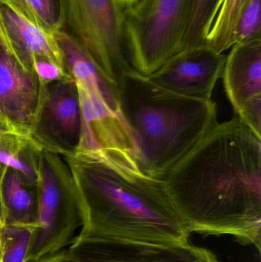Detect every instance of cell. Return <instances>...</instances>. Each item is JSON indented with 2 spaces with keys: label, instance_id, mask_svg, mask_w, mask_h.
Wrapping results in <instances>:
<instances>
[{
  "label": "cell",
  "instance_id": "19",
  "mask_svg": "<svg viewBox=\"0 0 261 262\" xmlns=\"http://www.w3.org/2000/svg\"><path fill=\"white\" fill-rule=\"evenodd\" d=\"M6 172V169L0 171V174ZM6 224V209H5L4 200H3V187L1 188V180H0V225Z\"/></svg>",
  "mask_w": 261,
  "mask_h": 262
},
{
  "label": "cell",
  "instance_id": "16",
  "mask_svg": "<svg viewBox=\"0 0 261 262\" xmlns=\"http://www.w3.org/2000/svg\"><path fill=\"white\" fill-rule=\"evenodd\" d=\"M261 38V0H250L238 20L234 44Z\"/></svg>",
  "mask_w": 261,
  "mask_h": 262
},
{
  "label": "cell",
  "instance_id": "2",
  "mask_svg": "<svg viewBox=\"0 0 261 262\" xmlns=\"http://www.w3.org/2000/svg\"><path fill=\"white\" fill-rule=\"evenodd\" d=\"M81 166L80 236L161 243H189L163 180L103 149L77 152Z\"/></svg>",
  "mask_w": 261,
  "mask_h": 262
},
{
  "label": "cell",
  "instance_id": "21",
  "mask_svg": "<svg viewBox=\"0 0 261 262\" xmlns=\"http://www.w3.org/2000/svg\"><path fill=\"white\" fill-rule=\"evenodd\" d=\"M74 257V256H73ZM43 262H52V259H48V260H44ZM72 262H79L78 261V260L76 259V258L74 257L73 258H72Z\"/></svg>",
  "mask_w": 261,
  "mask_h": 262
},
{
  "label": "cell",
  "instance_id": "22",
  "mask_svg": "<svg viewBox=\"0 0 261 262\" xmlns=\"http://www.w3.org/2000/svg\"><path fill=\"white\" fill-rule=\"evenodd\" d=\"M5 225H0V250H1V231H2V228Z\"/></svg>",
  "mask_w": 261,
  "mask_h": 262
},
{
  "label": "cell",
  "instance_id": "8",
  "mask_svg": "<svg viewBox=\"0 0 261 262\" xmlns=\"http://www.w3.org/2000/svg\"><path fill=\"white\" fill-rule=\"evenodd\" d=\"M0 49L29 73L34 74L37 59L52 61L65 69L55 35L32 23L9 0H0Z\"/></svg>",
  "mask_w": 261,
  "mask_h": 262
},
{
  "label": "cell",
  "instance_id": "5",
  "mask_svg": "<svg viewBox=\"0 0 261 262\" xmlns=\"http://www.w3.org/2000/svg\"><path fill=\"white\" fill-rule=\"evenodd\" d=\"M193 0H137L125 10L127 52L132 68L154 73L183 50Z\"/></svg>",
  "mask_w": 261,
  "mask_h": 262
},
{
  "label": "cell",
  "instance_id": "4",
  "mask_svg": "<svg viewBox=\"0 0 261 262\" xmlns=\"http://www.w3.org/2000/svg\"><path fill=\"white\" fill-rule=\"evenodd\" d=\"M57 1L60 29L75 38L110 81L118 84L134 70L127 52L123 0Z\"/></svg>",
  "mask_w": 261,
  "mask_h": 262
},
{
  "label": "cell",
  "instance_id": "18",
  "mask_svg": "<svg viewBox=\"0 0 261 262\" xmlns=\"http://www.w3.org/2000/svg\"><path fill=\"white\" fill-rule=\"evenodd\" d=\"M7 135L28 138L30 135V130L12 121L0 108V136Z\"/></svg>",
  "mask_w": 261,
  "mask_h": 262
},
{
  "label": "cell",
  "instance_id": "6",
  "mask_svg": "<svg viewBox=\"0 0 261 262\" xmlns=\"http://www.w3.org/2000/svg\"><path fill=\"white\" fill-rule=\"evenodd\" d=\"M73 249V256L79 262H219L211 251L190 243H148L79 236Z\"/></svg>",
  "mask_w": 261,
  "mask_h": 262
},
{
  "label": "cell",
  "instance_id": "20",
  "mask_svg": "<svg viewBox=\"0 0 261 262\" xmlns=\"http://www.w3.org/2000/svg\"><path fill=\"white\" fill-rule=\"evenodd\" d=\"M137 0H123L124 5H125L126 8L130 7L132 5L134 4Z\"/></svg>",
  "mask_w": 261,
  "mask_h": 262
},
{
  "label": "cell",
  "instance_id": "13",
  "mask_svg": "<svg viewBox=\"0 0 261 262\" xmlns=\"http://www.w3.org/2000/svg\"><path fill=\"white\" fill-rule=\"evenodd\" d=\"M3 195L6 223H36L33 216V197L25 187L19 172L14 169L6 172L3 183Z\"/></svg>",
  "mask_w": 261,
  "mask_h": 262
},
{
  "label": "cell",
  "instance_id": "17",
  "mask_svg": "<svg viewBox=\"0 0 261 262\" xmlns=\"http://www.w3.org/2000/svg\"><path fill=\"white\" fill-rule=\"evenodd\" d=\"M33 72L42 83L56 80L73 79L72 76L66 72L65 69L47 60H35L33 64Z\"/></svg>",
  "mask_w": 261,
  "mask_h": 262
},
{
  "label": "cell",
  "instance_id": "11",
  "mask_svg": "<svg viewBox=\"0 0 261 262\" xmlns=\"http://www.w3.org/2000/svg\"><path fill=\"white\" fill-rule=\"evenodd\" d=\"M48 112L51 121L59 133L72 140H79L81 117L76 87L68 92L64 87L55 89L48 101Z\"/></svg>",
  "mask_w": 261,
  "mask_h": 262
},
{
  "label": "cell",
  "instance_id": "1",
  "mask_svg": "<svg viewBox=\"0 0 261 262\" xmlns=\"http://www.w3.org/2000/svg\"><path fill=\"white\" fill-rule=\"evenodd\" d=\"M163 180L190 233L233 235L260 252L261 138L239 117L218 123Z\"/></svg>",
  "mask_w": 261,
  "mask_h": 262
},
{
  "label": "cell",
  "instance_id": "14",
  "mask_svg": "<svg viewBox=\"0 0 261 262\" xmlns=\"http://www.w3.org/2000/svg\"><path fill=\"white\" fill-rule=\"evenodd\" d=\"M37 223H6L1 231L0 262H27Z\"/></svg>",
  "mask_w": 261,
  "mask_h": 262
},
{
  "label": "cell",
  "instance_id": "12",
  "mask_svg": "<svg viewBox=\"0 0 261 262\" xmlns=\"http://www.w3.org/2000/svg\"><path fill=\"white\" fill-rule=\"evenodd\" d=\"M250 0H222L206 37L205 45L224 54L234 45L238 20Z\"/></svg>",
  "mask_w": 261,
  "mask_h": 262
},
{
  "label": "cell",
  "instance_id": "9",
  "mask_svg": "<svg viewBox=\"0 0 261 262\" xmlns=\"http://www.w3.org/2000/svg\"><path fill=\"white\" fill-rule=\"evenodd\" d=\"M222 78L237 117L248 123L261 118V38L236 43L226 55Z\"/></svg>",
  "mask_w": 261,
  "mask_h": 262
},
{
  "label": "cell",
  "instance_id": "3",
  "mask_svg": "<svg viewBox=\"0 0 261 262\" xmlns=\"http://www.w3.org/2000/svg\"><path fill=\"white\" fill-rule=\"evenodd\" d=\"M121 112L131 131L139 169L163 180L218 124L217 107L173 93L136 71L117 84Z\"/></svg>",
  "mask_w": 261,
  "mask_h": 262
},
{
  "label": "cell",
  "instance_id": "10",
  "mask_svg": "<svg viewBox=\"0 0 261 262\" xmlns=\"http://www.w3.org/2000/svg\"><path fill=\"white\" fill-rule=\"evenodd\" d=\"M34 75L23 70L0 49V108L12 121L30 131L41 101Z\"/></svg>",
  "mask_w": 261,
  "mask_h": 262
},
{
  "label": "cell",
  "instance_id": "15",
  "mask_svg": "<svg viewBox=\"0 0 261 262\" xmlns=\"http://www.w3.org/2000/svg\"><path fill=\"white\" fill-rule=\"evenodd\" d=\"M222 2V0H193L183 50L206 46L207 35Z\"/></svg>",
  "mask_w": 261,
  "mask_h": 262
},
{
  "label": "cell",
  "instance_id": "7",
  "mask_svg": "<svg viewBox=\"0 0 261 262\" xmlns=\"http://www.w3.org/2000/svg\"><path fill=\"white\" fill-rule=\"evenodd\" d=\"M226 55L207 46L185 49L170 58L149 79L173 93L199 101H211L222 78Z\"/></svg>",
  "mask_w": 261,
  "mask_h": 262
}]
</instances>
